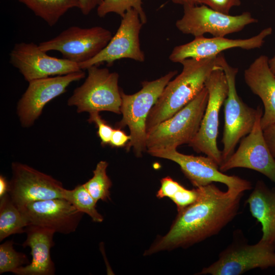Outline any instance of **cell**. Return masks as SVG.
Listing matches in <instances>:
<instances>
[{
  "instance_id": "cell-1",
  "label": "cell",
  "mask_w": 275,
  "mask_h": 275,
  "mask_svg": "<svg viewBox=\"0 0 275 275\" xmlns=\"http://www.w3.org/2000/svg\"><path fill=\"white\" fill-rule=\"evenodd\" d=\"M198 197L178 211L170 230L144 253L186 248L218 233L237 214L243 194L224 191L215 184L196 187Z\"/></svg>"
},
{
  "instance_id": "cell-2",
  "label": "cell",
  "mask_w": 275,
  "mask_h": 275,
  "mask_svg": "<svg viewBox=\"0 0 275 275\" xmlns=\"http://www.w3.org/2000/svg\"><path fill=\"white\" fill-rule=\"evenodd\" d=\"M216 59L217 56L188 58L180 63L182 65L181 72L166 85L149 113L147 133L172 117L202 91L212 71L218 67Z\"/></svg>"
},
{
  "instance_id": "cell-3",
  "label": "cell",
  "mask_w": 275,
  "mask_h": 275,
  "mask_svg": "<svg viewBox=\"0 0 275 275\" xmlns=\"http://www.w3.org/2000/svg\"><path fill=\"white\" fill-rule=\"evenodd\" d=\"M177 70L171 71L160 78L142 82V89L133 94H126L121 90L122 114L117 127L128 126L131 140L126 150L132 148L137 157H141L146 148V122L149 113L168 82L177 75Z\"/></svg>"
},
{
  "instance_id": "cell-4",
  "label": "cell",
  "mask_w": 275,
  "mask_h": 275,
  "mask_svg": "<svg viewBox=\"0 0 275 275\" xmlns=\"http://www.w3.org/2000/svg\"><path fill=\"white\" fill-rule=\"evenodd\" d=\"M208 100L205 87L188 104L171 118L161 122L147 133L148 153L177 149L189 144L196 135Z\"/></svg>"
},
{
  "instance_id": "cell-5",
  "label": "cell",
  "mask_w": 275,
  "mask_h": 275,
  "mask_svg": "<svg viewBox=\"0 0 275 275\" xmlns=\"http://www.w3.org/2000/svg\"><path fill=\"white\" fill-rule=\"evenodd\" d=\"M217 64L224 71L228 83L227 95L224 103L225 123L222 140L224 162L234 153L239 140L253 129L257 110L248 106L238 95L236 88L238 68L228 64L223 52L217 56Z\"/></svg>"
},
{
  "instance_id": "cell-6",
  "label": "cell",
  "mask_w": 275,
  "mask_h": 275,
  "mask_svg": "<svg viewBox=\"0 0 275 275\" xmlns=\"http://www.w3.org/2000/svg\"><path fill=\"white\" fill-rule=\"evenodd\" d=\"M87 70V78L74 90L68 100V105L76 106L78 113L108 111L121 114L122 98L118 73L98 66H91Z\"/></svg>"
},
{
  "instance_id": "cell-7",
  "label": "cell",
  "mask_w": 275,
  "mask_h": 275,
  "mask_svg": "<svg viewBox=\"0 0 275 275\" xmlns=\"http://www.w3.org/2000/svg\"><path fill=\"white\" fill-rule=\"evenodd\" d=\"M208 100L199 129L188 144L197 153H203L219 166L223 162L222 154L217 145L219 115L228 92V83L223 69L218 66L205 82Z\"/></svg>"
},
{
  "instance_id": "cell-8",
  "label": "cell",
  "mask_w": 275,
  "mask_h": 275,
  "mask_svg": "<svg viewBox=\"0 0 275 275\" xmlns=\"http://www.w3.org/2000/svg\"><path fill=\"white\" fill-rule=\"evenodd\" d=\"M112 37L108 30L100 26L89 28L72 26L55 37L41 42L39 46L46 52L58 51L64 59L79 65L97 55Z\"/></svg>"
},
{
  "instance_id": "cell-9",
  "label": "cell",
  "mask_w": 275,
  "mask_h": 275,
  "mask_svg": "<svg viewBox=\"0 0 275 275\" xmlns=\"http://www.w3.org/2000/svg\"><path fill=\"white\" fill-rule=\"evenodd\" d=\"M258 20L249 12L237 15L224 14L208 6H183V15L176 22V28L182 34L195 37L206 33L213 37L225 36L238 32L247 25L257 23Z\"/></svg>"
},
{
  "instance_id": "cell-10",
  "label": "cell",
  "mask_w": 275,
  "mask_h": 275,
  "mask_svg": "<svg viewBox=\"0 0 275 275\" xmlns=\"http://www.w3.org/2000/svg\"><path fill=\"white\" fill-rule=\"evenodd\" d=\"M153 156L167 159L177 163L185 176L196 187L220 182L225 184L227 190L234 193L243 194L251 189V183L237 176H229L221 172L219 165L207 156L185 155L177 151H154L149 153Z\"/></svg>"
},
{
  "instance_id": "cell-11",
  "label": "cell",
  "mask_w": 275,
  "mask_h": 275,
  "mask_svg": "<svg viewBox=\"0 0 275 275\" xmlns=\"http://www.w3.org/2000/svg\"><path fill=\"white\" fill-rule=\"evenodd\" d=\"M275 246L261 240L252 245L233 244L223 251L218 259L199 274L239 275L248 270L275 266Z\"/></svg>"
},
{
  "instance_id": "cell-12",
  "label": "cell",
  "mask_w": 275,
  "mask_h": 275,
  "mask_svg": "<svg viewBox=\"0 0 275 275\" xmlns=\"http://www.w3.org/2000/svg\"><path fill=\"white\" fill-rule=\"evenodd\" d=\"M143 24L135 10H128L121 17L116 33L107 45L93 58L79 64L80 68L87 69L91 66H99L103 63L109 66L122 59L144 62L145 56L140 42V33Z\"/></svg>"
},
{
  "instance_id": "cell-13",
  "label": "cell",
  "mask_w": 275,
  "mask_h": 275,
  "mask_svg": "<svg viewBox=\"0 0 275 275\" xmlns=\"http://www.w3.org/2000/svg\"><path fill=\"white\" fill-rule=\"evenodd\" d=\"M10 63L28 82L37 79L63 75L81 70L78 64L51 57L33 42L15 44Z\"/></svg>"
},
{
  "instance_id": "cell-14",
  "label": "cell",
  "mask_w": 275,
  "mask_h": 275,
  "mask_svg": "<svg viewBox=\"0 0 275 275\" xmlns=\"http://www.w3.org/2000/svg\"><path fill=\"white\" fill-rule=\"evenodd\" d=\"M253 129L243 138L235 152L219 167L222 172L236 168L252 169L263 174L275 183V159L265 140L260 124L263 115L261 107L257 108Z\"/></svg>"
},
{
  "instance_id": "cell-15",
  "label": "cell",
  "mask_w": 275,
  "mask_h": 275,
  "mask_svg": "<svg viewBox=\"0 0 275 275\" xmlns=\"http://www.w3.org/2000/svg\"><path fill=\"white\" fill-rule=\"evenodd\" d=\"M8 194L17 207L31 202L63 198L62 183L51 176L19 162L12 164Z\"/></svg>"
},
{
  "instance_id": "cell-16",
  "label": "cell",
  "mask_w": 275,
  "mask_h": 275,
  "mask_svg": "<svg viewBox=\"0 0 275 275\" xmlns=\"http://www.w3.org/2000/svg\"><path fill=\"white\" fill-rule=\"evenodd\" d=\"M85 76V72L81 70L29 81V86L17 105V113L22 126H31L49 101L65 93L70 84Z\"/></svg>"
},
{
  "instance_id": "cell-17",
  "label": "cell",
  "mask_w": 275,
  "mask_h": 275,
  "mask_svg": "<svg viewBox=\"0 0 275 275\" xmlns=\"http://www.w3.org/2000/svg\"><path fill=\"white\" fill-rule=\"evenodd\" d=\"M18 208L28 225L47 228L63 234L74 232L84 214L64 198L33 202Z\"/></svg>"
},
{
  "instance_id": "cell-18",
  "label": "cell",
  "mask_w": 275,
  "mask_h": 275,
  "mask_svg": "<svg viewBox=\"0 0 275 275\" xmlns=\"http://www.w3.org/2000/svg\"><path fill=\"white\" fill-rule=\"evenodd\" d=\"M271 27L265 28L258 34L247 39H233L225 37H195L190 42L175 46L169 59L173 63H180L188 58L204 59L216 56L225 50L239 48L251 50L260 48L264 39L271 34Z\"/></svg>"
},
{
  "instance_id": "cell-19",
  "label": "cell",
  "mask_w": 275,
  "mask_h": 275,
  "mask_svg": "<svg viewBox=\"0 0 275 275\" xmlns=\"http://www.w3.org/2000/svg\"><path fill=\"white\" fill-rule=\"evenodd\" d=\"M268 60L266 56L261 55L244 72L246 84L260 97L264 105L260 121L263 130L275 124V75L269 67Z\"/></svg>"
},
{
  "instance_id": "cell-20",
  "label": "cell",
  "mask_w": 275,
  "mask_h": 275,
  "mask_svg": "<svg viewBox=\"0 0 275 275\" xmlns=\"http://www.w3.org/2000/svg\"><path fill=\"white\" fill-rule=\"evenodd\" d=\"M26 238L22 244L23 248L31 249L32 260L27 265L16 269L17 275H53L55 265L50 256L51 248L54 245V231L41 226L29 225L25 228Z\"/></svg>"
},
{
  "instance_id": "cell-21",
  "label": "cell",
  "mask_w": 275,
  "mask_h": 275,
  "mask_svg": "<svg viewBox=\"0 0 275 275\" xmlns=\"http://www.w3.org/2000/svg\"><path fill=\"white\" fill-rule=\"evenodd\" d=\"M246 202L252 216L262 225L260 240L275 246V189L259 181Z\"/></svg>"
},
{
  "instance_id": "cell-22",
  "label": "cell",
  "mask_w": 275,
  "mask_h": 275,
  "mask_svg": "<svg viewBox=\"0 0 275 275\" xmlns=\"http://www.w3.org/2000/svg\"><path fill=\"white\" fill-rule=\"evenodd\" d=\"M34 14L53 26L70 9L79 8V0H18Z\"/></svg>"
},
{
  "instance_id": "cell-23",
  "label": "cell",
  "mask_w": 275,
  "mask_h": 275,
  "mask_svg": "<svg viewBox=\"0 0 275 275\" xmlns=\"http://www.w3.org/2000/svg\"><path fill=\"white\" fill-rule=\"evenodd\" d=\"M28 223L8 193L0 198V241L10 235L25 233Z\"/></svg>"
},
{
  "instance_id": "cell-24",
  "label": "cell",
  "mask_w": 275,
  "mask_h": 275,
  "mask_svg": "<svg viewBox=\"0 0 275 275\" xmlns=\"http://www.w3.org/2000/svg\"><path fill=\"white\" fill-rule=\"evenodd\" d=\"M62 196L78 210L90 216L93 221L100 223L103 221V216L96 209L97 202L84 184H79L71 190L64 188Z\"/></svg>"
},
{
  "instance_id": "cell-25",
  "label": "cell",
  "mask_w": 275,
  "mask_h": 275,
  "mask_svg": "<svg viewBox=\"0 0 275 275\" xmlns=\"http://www.w3.org/2000/svg\"><path fill=\"white\" fill-rule=\"evenodd\" d=\"M108 163L100 161L93 171V176L85 183V188L95 200L107 201L110 199V190L112 183L106 174Z\"/></svg>"
},
{
  "instance_id": "cell-26",
  "label": "cell",
  "mask_w": 275,
  "mask_h": 275,
  "mask_svg": "<svg viewBox=\"0 0 275 275\" xmlns=\"http://www.w3.org/2000/svg\"><path fill=\"white\" fill-rule=\"evenodd\" d=\"M145 0H102L97 8V13L99 17H103L108 14L114 13L121 17L129 10L133 9L139 13L142 22L144 24L147 18L143 8Z\"/></svg>"
},
{
  "instance_id": "cell-27",
  "label": "cell",
  "mask_w": 275,
  "mask_h": 275,
  "mask_svg": "<svg viewBox=\"0 0 275 275\" xmlns=\"http://www.w3.org/2000/svg\"><path fill=\"white\" fill-rule=\"evenodd\" d=\"M13 244V240H8L0 245V274L13 273L16 269L31 263L24 254L14 250Z\"/></svg>"
},
{
  "instance_id": "cell-28",
  "label": "cell",
  "mask_w": 275,
  "mask_h": 275,
  "mask_svg": "<svg viewBox=\"0 0 275 275\" xmlns=\"http://www.w3.org/2000/svg\"><path fill=\"white\" fill-rule=\"evenodd\" d=\"M88 121L96 124L98 128L97 134L101 144L104 146L109 144L114 129L101 118L99 113L90 114Z\"/></svg>"
},
{
  "instance_id": "cell-29",
  "label": "cell",
  "mask_w": 275,
  "mask_h": 275,
  "mask_svg": "<svg viewBox=\"0 0 275 275\" xmlns=\"http://www.w3.org/2000/svg\"><path fill=\"white\" fill-rule=\"evenodd\" d=\"M160 184V187L156 194V197L158 199L167 197L171 200L183 187L169 176L161 179Z\"/></svg>"
},
{
  "instance_id": "cell-30",
  "label": "cell",
  "mask_w": 275,
  "mask_h": 275,
  "mask_svg": "<svg viewBox=\"0 0 275 275\" xmlns=\"http://www.w3.org/2000/svg\"><path fill=\"white\" fill-rule=\"evenodd\" d=\"M204 5L218 12L229 14L231 8L241 5V0H200Z\"/></svg>"
},
{
  "instance_id": "cell-31",
  "label": "cell",
  "mask_w": 275,
  "mask_h": 275,
  "mask_svg": "<svg viewBox=\"0 0 275 275\" xmlns=\"http://www.w3.org/2000/svg\"><path fill=\"white\" fill-rule=\"evenodd\" d=\"M130 140V134L127 135L121 128H116L114 129L109 144L113 147H122L126 146Z\"/></svg>"
},
{
  "instance_id": "cell-32",
  "label": "cell",
  "mask_w": 275,
  "mask_h": 275,
  "mask_svg": "<svg viewBox=\"0 0 275 275\" xmlns=\"http://www.w3.org/2000/svg\"><path fill=\"white\" fill-rule=\"evenodd\" d=\"M263 135L272 155L275 158V124L264 129Z\"/></svg>"
},
{
  "instance_id": "cell-33",
  "label": "cell",
  "mask_w": 275,
  "mask_h": 275,
  "mask_svg": "<svg viewBox=\"0 0 275 275\" xmlns=\"http://www.w3.org/2000/svg\"><path fill=\"white\" fill-rule=\"evenodd\" d=\"M102 0H79V9L84 15H89L101 4Z\"/></svg>"
},
{
  "instance_id": "cell-34",
  "label": "cell",
  "mask_w": 275,
  "mask_h": 275,
  "mask_svg": "<svg viewBox=\"0 0 275 275\" xmlns=\"http://www.w3.org/2000/svg\"><path fill=\"white\" fill-rule=\"evenodd\" d=\"M9 182L3 175L0 176V198L8 193Z\"/></svg>"
},
{
  "instance_id": "cell-35",
  "label": "cell",
  "mask_w": 275,
  "mask_h": 275,
  "mask_svg": "<svg viewBox=\"0 0 275 275\" xmlns=\"http://www.w3.org/2000/svg\"><path fill=\"white\" fill-rule=\"evenodd\" d=\"M173 3L185 6H193L200 4V0H171Z\"/></svg>"
},
{
  "instance_id": "cell-36",
  "label": "cell",
  "mask_w": 275,
  "mask_h": 275,
  "mask_svg": "<svg viewBox=\"0 0 275 275\" xmlns=\"http://www.w3.org/2000/svg\"><path fill=\"white\" fill-rule=\"evenodd\" d=\"M268 64L271 71L275 75V56L268 60Z\"/></svg>"
}]
</instances>
